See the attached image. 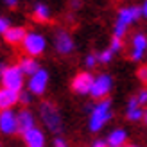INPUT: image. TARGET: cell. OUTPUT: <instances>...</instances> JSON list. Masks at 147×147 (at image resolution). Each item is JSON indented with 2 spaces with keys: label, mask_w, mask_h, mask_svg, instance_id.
Masks as SVG:
<instances>
[{
  "label": "cell",
  "mask_w": 147,
  "mask_h": 147,
  "mask_svg": "<svg viewBox=\"0 0 147 147\" xmlns=\"http://www.w3.org/2000/svg\"><path fill=\"white\" fill-rule=\"evenodd\" d=\"M111 86H113V81L108 74H100L93 79V84H92V90L90 95L97 100H104L108 97V93L111 92Z\"/></svg>",
  "instance_id": "cell-6"
},
{
  "label": "cell",
  "mask_w": 147,
  "mask_h": 147,
  "mask_svg": "<svg viewBox=\"0 0 147 147\" xmlns=\"http://www.w3.org/2000/svg\"><path fill=\"white\" fill-rule=\"evenodd\" d=\"M111 57H113V52L109 49H106V50H102V52L97 56V61H100V63H109V61H111Z\"/></svg>",
  "instance_id": "cell-20"
},
{
  "label": "cell",
  "mask_w": 147,
  "mask_h": 147,
  "mask_svg": "<svg viewBox=\"0 0 147 147\" xmlns=\"http://www.w3.org/2000/svg\"><path fill=\"white\" fill-rule=\"evenodd\" d=\"M11 29V22L7 16H0V34H5Z\"/></svg>",
  "instance_id": "cell-21"
},
{
  "label": "cell",
  "mask_w": 147,
  "mask_h": 147,
  "mask_svg": "<svg viewBox=\"0 0 147 147\" xmlns=\"http://www.w3.org/2000/svg\"><path fill=\"white\" fill-rule=\"evenodd\" d=\"M49 84V72L45 68H40L34 76L29 77V93L32 95H43Z\"/></svg>",
  "instance_id": "cell-7"
},
{
  "label": "cell",
  "mask_w": 147,
  "mask_h": 147,
  "mask_svg": "<svg viewBox=\"0 0 147 147\" xmlns=\"http://www.w3.org/2000/svg\"><path fill=\"white\" fill-rule=\"evenodd\" d=\"M136 76H138V79H140L142 83H147V67H140L138 72H136Z\"/></svg>",
  "instance_id": "cell-26"
},
{
  "label": "cell",
  "mask_w": 147,
  "mask_h": 147,
  "mask_svg": "<svg viewBox=\"0 0 147 147\" xmlns=\"http://www.w3.org/2000/svg\"><path fill=\"white\" fill-rule=\"evenodd\" d=\"M16 120H18V131L20 133H27L29 129L36 127L34 126V115L29 109H22L20 113H16Z\"/></svg>",
  "instance_id": "cell-13"
},
{
  "label": "cell",
  "mask_w": 147,
  "mask_h": 147,
  "mask_svg": "<svg viewBox=\"0 0 147 147\" xmlns=\"http://www.w3.org/2000/svg\"><path fill=\"white\" fill-rule=\"evenodd\" d=\"M18 68L22 70V74L24 76H34L36 72L40 70V63L34 59V57H29V56H25V57H22L20 59V65H18Z\"/></svg>",
  "instance_id": "cell-16"
},
{
  "label": "cell",
  "mask_w": 147,
  "mask_h": 147,
  "mask_svg": "<svg viewBox=\"0 0 147 147\" xmlns=\"http://www.w3.org/2000/svg\"><path fill=\"white\" fill-rule=\"evenodd\" d=\"M32 14H34V20L36 22H49L50 20V9H49V5L41 4V2L34 5Z\"/></svg>",
  "instance_id": "cell-19"
},
{
  "label": "cell",
  "mask_w": 147,
  "mask_h": 147,
  "mask_svg": "<svg viewBox=\"0 0 147 147\" xmlns=\"http://www.w3.org/2000/svg\"><path fill=\"white\" fill-rule=\"evenodd\" d=\"M92 147H108V144H106L104 140H95V142L92 144Z\"/></svg>",
  "instance_id": "cell-28"
},
{
  "label": "cell",
  "mask_w": 147,
  "mask_h": 147,
  "mask_svg": "<svg viewBox=\"0 0 147 147\" xmlns=\"http://www.w3.org/2000/svg\"><path fill=\"white\" fill-rule=\"evenodd\" d=\"M16 102H18V93L16 92L0 88V111H7V109H11Z\"/></svg>",
  "instance_id": "cell-14"
},
{
  "label": "cell",
  "mask_w": 147,
  "mask_h": 147,
  "mask_svg": "<svg viewBox=\"0 0 147 147\" xmlns=\"http://www.w3.org/2000/svg\"><path fill=\"white\" fill-rule=\"evenodd\" d=\"M126 117H127V119H129L131 122H138V120H142V119H144V111H142V108L138 106L136 97H131V99H129Z\"/></svg>",
  "instance_id": "cell-18"
},
{
  "label": "cell",
  "mask_w": 147,
  "mask_h": 147,
  "mask_svg": "<svg viewBox=\"0 0 147 147\" xmlns=\"http://www.w3.org/2000/svg\"><path fill=\"white\" fill-rule=\"evenodd\" d=\"M111 119V102H109L108 99L104 100H99L97 104L93 106L92 113H90V120H88V127H90V131H93V133H97V131L102 129V126Z\"/></svg>",
  "instance_id": "cell-1"
},
{
  "label": "cell",
  "mask_w": 147,
  "mask_h": 147,
  "mask_svg": "<svg viewBox=\"0 0 147 147\" xmlns=\"http://www.w3.org/2000/svg\"><path fill=\"white\" fill-rule=\"evenodd\" d=\"M127 147H138V145H127Z\"/></svg>",
  "instance_id": "cell-33"
},
{
  "label": "cell",
  "mask_w": 147,
  "mask_h": 147,
  "mask_svg": "<svg viewBox=\"0 0 147 147\" xmlns=\"http://www.w3.org/2000/svg\"><path fill=\"white\" fill-rule=\"evenodd\" d=\"M54 49L59 54H70L74 50V40L67 31H57L54 34Z\"/></svg>",
  "instance_id": "cell-10"
},
{
  "label": "cell",
  "mask_w": 147,
  "mask_h": 147,
  "mask_svg": "<svg viewBox=\"0 0 147 147\" xmlns=\"http://www.w3.org/2000/svg\"><path fill=\"white\" fill-rule=\"evenodd\" d=\"M120 49H122V40H120V38H115V36H113L111 43H109V50L115 54V52H119Z\"/></svg>",
  "instance_id": "cell-22"
},
{
  "label": "cell",
  "mask_w": 147,
  "mask_h": 147,
  "mask_svg": "<svg viewBox=\"0 0 147 147\" xmlns=\"http://www.w3.org/2000/svg\"><path fill=\"white\" fill-rule=\"evenodd\" d=\"M0 79H2V88H5V90L20 93L22 88H24V74H22V70L18 68V65H14V67H5V70H4Z\"/></svg>",
  "instance_id": "cell-5"
},
{
  "label": "cell",
  "mask_w": 147,
  "mask_h": 147,
  "mask_svg": "<svg viewBox=\"0 0 147 147\" xmlns=\"http://www.w3.org/2000/svg\"><path fill=\"white\" fill-rule=\"evenodd\" d=\"M24 142L27 147H45V135L43 131L38 129V127H32L29 129L27 133H24Z\"/></svg>",
  "instance_id": "cell-11"
},
{
  "label": "cell",
  "mask_w": 147,
  "mask_h": 147,
  "mask_svg": "<svg viewBox=\"0 0 147 147\" xmlns=\"http://www.w3.org/2000/svg\"><path fill=\"white\" fill-rule=\"evenodd\" d=\"M7 5H9V7H14V5H16V0H7V2H5Z\"/></svg>",
  "instance_id": "cell-30"
},
{
  "label": "cell",
  "mask_w": 147,
  "mask_h": 147,
  "mask_svg": "<svg viewBox=\"0 0 147 147\" xmlns=\"http://www.w3.org/2000/svg\"><path fill=\"white\" fill-rule=\"evenodd\" d=\"M54 147H68V145H67V142H65L63 138H56V140H54Z\"/></svg>",
  "instance_id": "cell-27"
},
{
  "label": "cell",
  "mask_w": 147,
  "mask_h": 147,
  "mask_svg": "<svg viewBox=\"0 0 147 147\" xmlns=\"http://www.w3.org/2000/svg\"><path fill=\"white\" fill-rule=\"evenodd\" d=\"M93 76L92 74H88V72H81L77 74L76 77H74L72 81V90L79 93V95H86V93H90L92 90V84H93Z\"/></svg>",
  "instance_id": "cell-8"
},
{
  "label": "cell",
  "mask_w": 147,
  "mask_h": 147,
  "mask_svg": "<svg viewBox=\"0 0 147 147\" xmlns=\"http://www.w3.org/2000/svg\"><path fill=\"white\" fill-rule=\"evenodd\" d=\"M22 45H24V50H25V54L29 57H36V56H41L45 52L47 40H45L43 34L36 32V31H31V32H27L25 40L22 41Z\"/></svg>",
  "instance_id": "cell-4"
},
{
  "label": "cell",
  "mask_w": 147,
  "mask_h": 147,
  "mask_svg": "<svg viewBox=\"0 0 147 147\" xmlns=\"http://www.w3.org/2000/svg\"><path fill=\"white\" fill-rule=\"evenodd\" d=\"M140 14H142L140 7H135V5L122 7V9L119 11V14H117V22H115V38L122 40V36L127 31V25L140 18Z\"/></svg>",
  "instance_id": "cell-2"
},
{
  "label": "cell",
  "mask_w": 147,
  "mask_h": 147,
  "mask_svg": "<svg viewBox=\"0 0 147 147\" xmlns=\"http://www.w3.org/2000/svg\"><path fill=\"white\" fill-rule=\"evenodd\" d=\"M0 131L4 135H14L18 131V120L14 111H11V109L0 111Z\"/></svg>",
  "instance_id": "cell-9"
},
{
  "label": "cell",
  "mask_w": 147,
  "mask_h": 147,
  "mask_svg": "<svg viewBox=\"0 0 147 147\" xmlns=\"http://www.w3.org/2000/svg\"><path fill=\"white\" fill-rule=\"evenodd\" d=\"M4 70H5V65L0 61V77H2V74H4Z\"/></svg>",
  "instance_id": "cell-31"
},
{
  "label": "cell",
  "mask_w": 147,
  "mask_h": 147,
  "mask_svg": "<svg viewBox=\"0 0 147 147\" xmlns=\"http://www.w3.org/2000/svg\"><path fill=\"white\" fill-rule=\"evenodd\" d=\"M136 100H138V106H144L147 104V90H140L136 95Z\"/></svg>",
  "instance_id": "cell-25"
},
{
  "label": "cell",
  "mask_w": 147,
  "mask_h": 147,
  "mask_svg": "<svg viewBox=\"0 0 147 147\" xmlns=\"http://www.w3.org/2000/svg\"><path fill=\"white\" fill-rule=\"evenodd\" d=\"M126 140H127V133L126 129H113L111 133L108 135V147H124L126 145Z\"/></svg>",
  "instance_id": "cell-15"
},
{
  "label": "cell",
  "mask_w": 147,
  "mask_h": 147,
  "mask_svg": "<svg viewBox=\"0 0 147 147\" xmlns=\"http://www.w3.org/2000/svg\"><path fill=\"white\" fill-rule=\"evenodd\" d=\"M140 9H142V14H144V16L147 18V2H145V4H144L142 7H140Z\"/></svg>",
  "instance_id": "cell-29"
},
{
  "label": "cell",
  "mask_w": 147,
  "mask_h": 147,
  "mask_svg": "<svg viewBox=\"0 0 147 147\" xmlns=\"http://www.w3.org/2000/svg\"><path fill=\"white\" fill-rule=\"evenodd\" d=\"M31 100H32V95L29 92H20L18 93V102H22V104H29Z\"/></svg>",
  "instance_id": "cell-23"
},
{
  "label": "cell",
  "mask_w": 147,
  "mask_h": 147,
  "mask_svg": "<svg viewBox=\"0 0 147 147\" xmlns=\"http://www.w3.org/2000/svg\"><path fill=\"white\" fill-rule=\"evenodd\" d=\"M25 36H27V31L24 27H11L9 31L4 34V40L7 43H11V45H16V43H22L25 40Z\"/></svg>",
  "instance_id": "cell-17"
},
{
  "label": "cell",
  "mask_w": 147,
  "mask_h": 147,
  "mask_svg": "<svg viewBox=\"0 0 147 147\" xmlns=\"http://www.w3.org/2000/svg\"><path fill=\"white\" fill-rule=\"evenodd\" d=\"M144 119H145V124H147V109L144 111Z\"/></svg>",
  "instance_id": "cell-32"
},
{
  "label": "cell",
  "mask_w": 147,
  "mask_h": 147,
  "mask_svg": "<svg viewBox=\"0 0 147 147\" xmlns=\"http://www.w3.org/2000/svg\"><path fill=\"white\" fill-rule=\"evenodd\" d=\"M145 50H147V36L142 34V32H138L133 38V54H131V59L140 61Z\"/></svg>",
  "instance_id": "cell-12"
},
{
  "label": "cell",
  "mask_w": 147,
  "mask_h": 147,
  "mask_svg": "<svg viewBox=\"0 0 147 147\" xmlns=\"http://www.w3.org/2000/svg\"><path fill=\"white\" fill-rule=\"evenodd\" d=\"M84 65L88 68H93L95 65H97V56H95V54H88L86 59H84Z\"/></svg>",
  "instance_id": "cell-24"
},
{
  "label": "cell",
  "mask_w": 147,
  "mask_h": 147,
  "mask_svg": "<svg viewBox=\"0 0 147 147\" xmlns=\"http://www.w3.org/2000/svg\"><path fill=\"white\" fill-rule=\"evenodd\" d=\"M40 117L43 124L47 126L49 131H52V133H59L61 131V115L57 111V108L54 106V102H41L40 104Z\"/></svg>",
  "instance_id": "cell-3"
}]
</instances>
